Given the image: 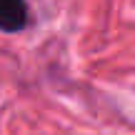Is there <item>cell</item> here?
<instances>
[{"label": "cell", "mask_w": 135, "mask_h": 135, "mask_svg": "<svg viewBox=\"0 0 135 135\" xmlns=\"http://www.w3.org/2000/svg\"><path fill=\"white\" fill-rule=\"evenodd\" d=\"M30 5L28 0H0V33H23L30 25Z\"/></svg>", "instance_id": "6da1fadb"}]
</instances>
